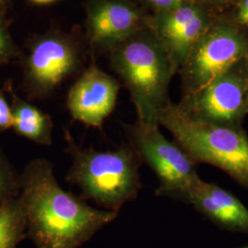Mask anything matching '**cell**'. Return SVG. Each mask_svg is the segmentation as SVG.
Returning a JSON list of instances; mask_svg holds the SVG:
<instances>
[{"label":"cell","mask_w":248,"mask_h":248,"mask_svg":"<svg viewBox=\"0 0 248 248\" xmlns=\"http://www.w3.org/2000/svg\"><path fill=\"white\" fill-rule=\"evenodd\" d=\"M19 197L27 234L37 248H78L119 214L95 209L62 189L45 158L31 161L20 174Z\"/></svg>","instance_id":"obj_1"},{"label":"cell","mask_w":248,"mask_h":248,"mask_svg":"<svg viewBox=\"0 0 248 248\" xmlns=\"http://www.w3.org/2000/svg\"><path fill=\"white\" fill-rule=\"evenodd\" d=\"M64 138L65 152L73 161L66 180L78 186L86 198L116 213L137 198L142 188V161L129 142L103 152L80 147L68 131Z\"/></svg>","instance_id":"obj_2"},{"label":"cell","mask_w":248,"mask_h":248,"mask_svg":"<svg viewBox=\"0 0 248 248\" xmlns=\"http://www.w3.org/2000/svg\"><path fill=\"white\" fill-rule=\"evenodd\" d=\"M110 63L130 92L137 122L159 126L158 116L169 101V83L176 74L149 27L110 51Z\"/></svg>","instance_id":"obj_3"},{"label":"cell","mask_w":248,"mask_h":248,"mask_svg":"<svg viewBox=\"0 0 248 248\" xmlns=\"http://www.w3.org/2000/svg\"><path fill=\"white\" fill-rule=\"evenodd\" d=\"M158 124L197 164L221 169L240 186L248 188V135L242 129L192 121L170 100L158 116Z\"/></svg>","instance_id":"obj_4"},{"label":"cell","mask_w":248,"mask_h":248,"mask_svg":"<svg viewBox=\"0 0 248 248\" xmlns=\"http://www.w3.org/2000/svg\"><path fill=\"white\" fill-rule=\"evenodd\" d=\"M248 57V30L216 17L197 41L178 73L183 96L194 93Z\"/></svg>","instance_id":"obj_5"},{"label":"cell","mask_w":248,"mask_h":248,"mask_svg":"<svg viewBox=\"0 0 248 248\" xmlns=\"http://www.w3.org/2000/svg\"><path fill=\"white\" fill-rule=\"evenodd\" d=\"M158 127L136 121L125 126V133L142 163H145L158 179L155 194L184 201L190 186L200 178L196 164L177 142L169 141Z\"/></svg>","instance_id":"obj_6"},{"label":"cell","mask_w":248,"mask_h":248,"mask_svg":"<svg viewBox=\"0 0 248 248\" xmlns=\"http://www.w3.org/2000/svg\"><path fill=\"white\" fill-rule=\"evenodd\" d=\"M246 59L231 66L202 89L182 96L177 104L178 108L198 123L242 129L248 114Z\"/></svg>","instance_id":"obj_7"},{"label":"cell","mask_w":248,"mask_h":248,"mask_svg":"<svg viewBox=\"0 0 248 248\" xmlns=\"http://www.w3.org/2000/svg\"><path fill=\"white\" fill-rule=\"evenodd\" d=\"M80 56L68 37L47 35L31 45L24 63V85L32 98L50 95L62 81L76 73Z\"/></svg>","instance_id":"obj_8"},{"label":"cell","mask_w":248,"mask_h":248,"mask_svg":"<svg viewBox=\"0 0 248 248\" xmlns=\"http://www.w3.org/2000/svg\"><path fill=\"white\" fill-rule=\"evenodd\" d=\"M216 17L213 9L199 1L149 16L148 27L168 53L175 74Z\"/></svg>","instance_id":"obj_9"},{"label":"cell","mask_w":248,"mask_h":248,"mask_svg":"<svg viewBox=\"0 0 248 248\" xmlns=\"http://www.w3.org/2000/svg\"><path fill=\"white\" fill-rule=\"evenodd\" d=\"M86 9L89 41L99 51H112L148 28L149 16L131 0H88Z\"/></svg>","instance_id":"obj_10"},{"label":"cell","mask_w":248,"mask_h":248,"mask_svg":"<svg viewBox=\"0 0 248 248\" xmlns=\"http://www.w3.org/2000/svg\"><path fill=\"white\" fill-rule=\"evenodd\" d=\"M119 89L114 78L92 65L68 92L69 112L74 120L99 129L115 108Z\"/></svg>","instance_id":"obj_11"},{"label":"cell","mask_w":248,"mask_h":248,"mask_svg":"<svg viewBox=\"0 0 248 248\" xmlns=\"http://www.w3.org/2000/svg\"><path fill=\"white\" fill-rule=\"evenodd\" d=\"M184 201L223 230L248 234V208L221 186L200 177L190 186Z\"/></svg>","instance_id":"obj_12"},{"label":"cell","mask_w":248,"mask_h":248,"mask_svg":"<svg viewBox=\"0 0 248 248\" xmlns=\"http://www.w3.org/2000/svg\"><path fill=\"white\" fill-rule=\"evenodd\" d=\"M12 97V128L15 133L31 142L51 145L53 142V124L51 117L38 108L18 97L9 86Z\"/></svg>","instance_id":"obj_13"},{"label":"cell","mask_w":248,"mask_h":248,"mask_svg":"<svg viewBox=\"0 0 248 248\" xmlns=\"http://www.w3.org/2000/svg\"><path fill=\"white\" fill-rule=\"evenodd\" d=\"M27 234V220L20 197L0 209V248H16Z\"/></svg>","instance_id":"obj_14"},{"label":"cell","mask_w":248,"mask_h":248,"mask_svg":"<svg viewBox=\"0 0 248 248\" xmlns=\"http://www.w3.org/2000/svg\"><path fill=\"white\" fill-rule=\"evenodd\" d=\"M19 194L20 174L0 148V209L17 199Z\"/></svg>","instance_id":"obj_15"},{"label":"cell","mask_w":248,"mask_h":248,"mask_svg":"<svg viewBox=\"0 0 248 248\" xmlns=\"http://www.w3.org/2000/svg\"><path fill=\"white\" fill-rule=\"evenodd\" d=\"M9 24L2 10L0 12V65L10 62L18 55V49L9 32Z\"/></svg>","instance_id":"obj_16"},{"label":"cell","mask_w":248,"mask_h":248,"mask_svg":"<svg viewBox=\"0 0 248 248\" xmlns=\"http://www.w3.org/2000/svg\"><path fill=\"white\" fill-rule=\"evenodd\" d=\"M145 6L154 10L155 13L168 11L176 9L187 3L195 2L197 0H139Z\"/></svg>","instance_id":"obj_17"},{"label":"cell","mask_w":248,"mask_h":248,"mask_svg":"<svg viewBox=\"0 0 248 248\" xmlns=\"http://www.w3.org/2000/svg\"><path fill=\"white\" fill-rule=\"evenodd\" d=\"M12 112L5 94L0 90V132L12 128Z\"/></svg>","instance_id":"obj_18"},{"label":"cell","mask_w":248,"mask_h":248,"mask_svg":"<svg viewBox=\"0 0 248 248\" xmlns=\"http://www.w3.org/2000/svg\"><path fill=\"white\" fill-rule=\"evenodd\" d=\"M234 21L240 27L248 30V0L238 1Z\"/></svg>","instance_id":"obj_19"},{"label":"cell","mask_w":248,"mask_h":248,"mask_svg":"<svg viewBox=\"0 0 248 248\" xmlns=\"http://www.w3.org/2000/svg\"><path fill=\"white\" fill-rule=\"evenodd\" d=\"M197 1L215 10V9L225 8V6H227L232 0H197Z\"/></svg>","instance_id":"obj_20"},{"label":"cell","mask_w":248,"mask_h":248,"mask_svg":"<svg viewBox=\"0 0 248 248\" xmlns=\"http://www.w3.org/2000/svg\"><path fill=\"white\" fill-rule=\"evenodd\" d=\"M32 2H34L36 4H49L52 3L55 0H31Z\"/></svg>","instance_id":"obj_21"},{"label":"cell","mask_w":248,"mask_h":248,"mask_svg":"<svg viewBox=\"0 0 248 248\" xmlns=\"http://www.w3.org/2000/svg\"><path fill=\"white\" fill-rule=\"evenodd\" d=\"M246 64H247V79H248V88H247V108L248 112V57L246 59Z\"/></svg>","instance_id":"obj_22"},{"label":"cell","mask_w":248,"mask_h":248,"mask_svg":"<svg viewBox=\"0 0 248 248\" xmlns=\"http://www.w3.org/2000/svg\"><path fill=\"white\" fill-rule=\"evenodd\" d=\"M4 5H3V3H0V12L2 11V10H4Z\"/></svg>","instance_id":"obj_23"},{"label":"cell","mask_w":248,"mask_h":248,"mask_svg":"<svg viewBox=\"0 0 248 248\" xmlns=\"http://www.w3.org/2000/svg\"></svg>","instance_id":"obj_24"}]
</instances>
